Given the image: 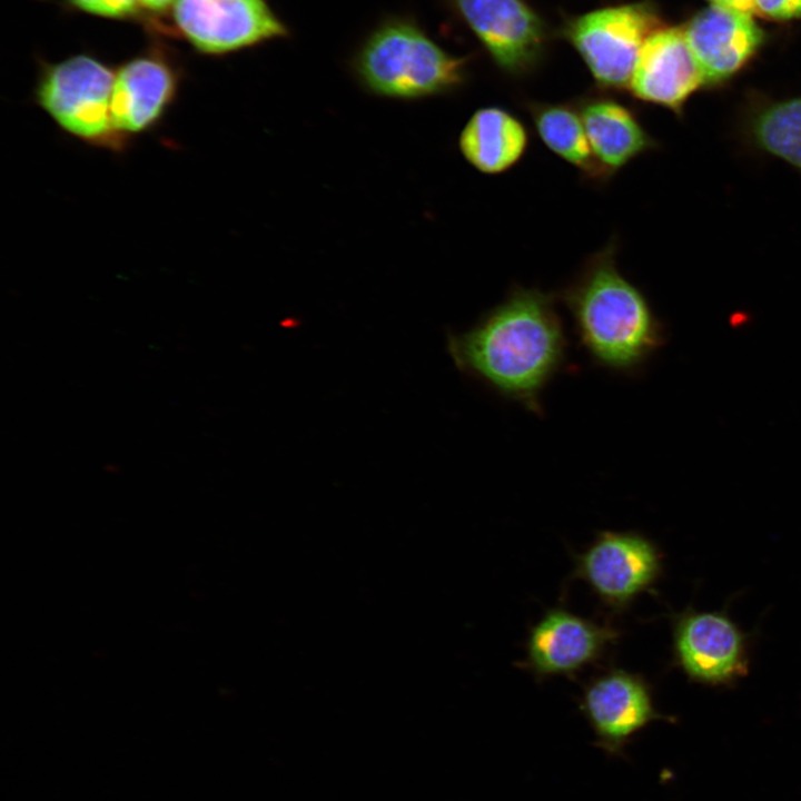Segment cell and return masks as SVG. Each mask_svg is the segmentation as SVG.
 <instances>
[{
    "mask_svg": "<svg viewBox=\"0 0 801 801\" xmlns=\"http://www.w3.org/2000/svg\"><path fill=\"white\" fill-rule=\"evenodd\" d=\"M497 67L514 77L540 62L545 28L524 0H453Z\"/></svg>",
    "mask_w": 801,
    "mask_h": 801,
    "instance_id": "obj_11",
    "label": "cell"
},
{
    "mask_svg": "<svg viewBox=\"0 0 801 801\" xmlns=\"http://www.w3.org/2000/svg\"><path fill=\"white\" fill-rule=\"evenodd\" d=\"M580 710L595 735L594 744L615 758H624L632 739L651 722L669 720L655 709L645 679L619 668L584 686Z\"/></svg>",
    "mask_w": 801,
    "mask_h": 801,
    "instance_id": "obj_9",
    "label": "cell"
},
{
    "mask_svg": "<svg viewBox=\"0 0 801 801\" xmlns=\"http://www.w3.org/2000/svg\"><path fill=\"white\" fill-rule=\"evenodd\" d=\"M673 660L694 682L730 685L749 672L746 635L724 613L692 609L675 616Z\"/></svg>",
    "mask_w": 801,
    "mask_h": 801,
    "instance_id": "obj_8",
    "label": "cell"
},
{
    "mask_svg": "<svg viewBox=\"0 0 801 801\" xmlns=\"http://www.w3.org/2000/svg\"><path fill=\"white\" fill-rule=\"evenodd\" d=\"M181 80L177 62L154 49L115 70L111 118L115 130L128 146L162 122L178 97Z\"/></svg>",
    "mask_w": 801,
    "mask_h": 801,
    "instance_id": "obj_10",
    "label": "cell"
},
{
    "mask_svg": "<svg viewBox=\"0 0 801 801\" xmlns=\"http://www.w3.org/2000/svg\"><path fill=\"white\" fill-rule=\"evenodd\" d=\"M70 7L93 16L127 19L138 13L139 0H67Z\"/></svg>",
    "mask_w": 801,
    "mask_h": 801,
    "instance_id": "obj_19",
    "label": "cell"
},
{
    "mask_svg": "<svg viewBox=\"0 0 801 801\" xmlns=\"http://www.w3.org/2000/svg\"><path fill=\"white\" fill-rule=\"evenodd\" d=\"M617 637L607 624L551 609L528 633L525 668L540 679L573 675L600 660Z\"/></svg>",
    "mask_w": 801,
    "mask_h": 801,
    "instance_id": "obj_12",
    "label": "cell"
},
{
    "mask_svg": "<svg viewBox=\"0 0 801 801\" xmlns=\"http://www.w3.org/2000/svg\"><path fill=\"white\" fill-rule=\"evenodd\" d=\"M703 85L684 28L662 27L645 41L627 90L635 99L680 118L688 100Z\"/></svg>",
    "mask_w": 801,
    "mask_h": 801,
    "instance_id": "obj_13",
    "label": "cell"
},
{
    "mask_svg": "<svg viewBox=\"0 0 801 801\" xmlns=\"http://www.w3.org/2000/svg\"><path fill=\"white\" fill-rule=\"evenodd\" d=\"M556 295L514 285L463 332L447 330L455 367L501 397L542 415L541 396L567 358Z\"/></svg>",
    "mask_w": 801,
    "mask_h": 801,
    "instance_id": "obj_1",
    "label": "cell"
},
{
    "mask_svg": "<svg viewBox=\"0 0 801 801\" xmlns=\"http://www.w3.org/2000/svg\"><path fill=\"white\" fill-rule=\"evenodd\" d=\"M523 106L536 135L551 152L575 168L591 184L602 186L610 180L593 156L575 101L528 100Z\"/></svg>",
    "mask_w": 801,
    "mask_h": 801,
    "instance_id": "obj_17",
    "label": "cell"
},
{
    "mask_svg": "<svg viewBox=\"0 0 801 801\" xmlns=\"http://www.w3.org/2000/svg\"><path fill=\"white\" fill-rule=\"evenodd\" d=\"M115 71L98 58L79 53L42 63L34 103L61 131L95 148L122 152L129 146L113 128L111 96Z\"/></svg>",
    "mask_w": 801,
    "mask_h": 801,
    "instance_id": "obj_4",
    "label": "cell"
},
{
    "mask_svg": "<svg viewBox=\"0 0 801 801\" xmlns=\"http://www.w3.org/2000/svg\"><path fill=\"white\" fill-rule=\"evenodd\" d=\"M660 28L655 6L639 1L576 17L565 26L564 34L599 87L627 90L645 41Z\"/></svg>",
    "mask_w": 801,
    "mask_h": 801,
    "instance_id": "obj_5",
    "label": "cell"
},
{
    "mask_svg": "<svg viewBox=\"0 0 801 801\" xmlns=\"http://www.w3.org/2000/svg\"><path fill=\"white\" fill-rule=\"evenodd\" d=\"M530 146V132L512 111L500 106L475 110L458 136L464 159L487 176L502 175L515 167Z\"/></svg>",
    "mask_w": 801,
    "mask_h": 801,
    "instance_id": "obj_16",
    "label": "cell"
},
{
    "mask_svg": "<svg viewBox=\"0 0 801 801\" xmlns=\"http://www.w3.org/2000/svg\"><path fill=\"white\" fill-rule=\"evenodd\" d=\"M575 103L593 156L610 180L640 156L659 148L636 112L620 100L595 93Z\"/></svg>",
    "mask_w": 801,
    "mask_h": 801,
    "instance_id": "obj_15",
    "label": "cell"
},
{
    "mask_svg": "<svg viewBox=\"0 0 801 801\" xmlns=\"http://www.w3.org/2000/svg\"><path fill=\"white\" fill-rule=\"evenodd\" d=\"M711 4L749 13L754 12V0H709Z\"/></svg>",
    "mask_w": 801,
    "mask_h": 801,
    "instance_id": "obj_21",
    "label": "cell"
},
{
    "mask_svg": "<svg viewBox=\"0 0 801 801\" xmlns=\"http://www.w3.org/2000/svg\"><path fill=\"white\" fill-rule=\"evenodd\" d=\"M683 28L706 86L735 76L764 41V32L751 14L713 4L696 12Z\"/></svg>",
    "mask_w": 801,
    "mask_h": 801,
    "instance_id": "obj_14",
    "label": "cell"
},
{
    "mask_svg": "<svg viewBox=\"0 0 801 801\" xmlns=\"http://www.w3.org/2000/svg\"><path fill=\"white\" fill-rule=\"evenodd\" d=\"M175 0H139L140 6L144 9L154 11V12H161L165 11L169 6L174 3Z\"/></svg>",
    "mask_w": 801,
    "mask_h": 801,
    "instance_id": "obj_22",
    "label": "cell"
},
{
    "mask_svg": "<svg viewBox=\"0 0 801 801\" xmlns=\"http://www.w3.org/2000/svg\"><path fill=\"white\" fill-rule=\"evenodd\" d=\"M662 572L657 546L636 532L602 531L574 560L573 576L587 583L604 606L623 611Z\"/></svg>",
    "mask_w": 801,
    "mask_h": 801,
    "instance_id": "obj_6",
    "label": "cell"
},
{
    "mask_svg": "<svg viewBox=\"0 0 801 801\" xmlns=\"http://www.w3.org/2000/svg\"><path fill=\"white\" fill-rule=\"evenodd\" d=\"M171 19L204 55H225L286 34L264 0H175Z\"/></svg>",
    "mask_w": 801,
    "mask_h": 801,
    "instance_id": "obj_7",
    "label": "cell"
},
{
    "mask_svg": "<svg viewBox=\"0 0 801 801\" xmlns=\"http://www.w3.org/2000/svg\"><path fill=\"white\" fill-rule=\"evenodd\" d=\"M466 62L444 51L417 27L396 21L368 38L357 56L356 71L373 93L412 100L461 87L466 79Z\"/></svg>",
    "mask_w": 801,
    "mask_h": 801,
    "instance_id": "obj_3",
    "label": "cell"
},
{
    "mask_svg": "<svg viewBox=\"0 0 801 801\" xmlns=\"http://www.w3.org/2000/svg\"><path fill=\"white\" fill-rule=\"evenodd\" d=\"M742 134L754 149L801 174V96L755 100L742 117Z\"/></svg>",
    "mask_w": 801,
    "mask_h": 801,
    "instance_id": "obj_18",
    "label": "cell"
},
{
    "mask_svg": "<svg viewBox=\"0 0 801 801\" xmlns=\"http://www.w3.org/2000/svg\"><path fill=\"white\" fill-rule=\"evenodd\" d=\"M754 12L773 21L801 19V0H754Z\"/></svg>",
    "mask_w": 801,
    "mask_h": 801,
    "instance_id": "obj_20",
    "label": "cell"
},
{
    "mask_svg": "<svg viewBox=\"0 0 801 801\" xmlns=\"http://www.w3.org/2000/svg\"><path fill=\"white\" fill-rule=\"evenodd\" d=\"M616 254L611 239L555 295L591 360L632 376L662 344L663 328L643 291L621 273Z\"/></svg>",
    "mask_w": 801,
    "mask_h": 801,
    "instance_id": "obj_2",
    "label": "cell"
}]
</instances>
